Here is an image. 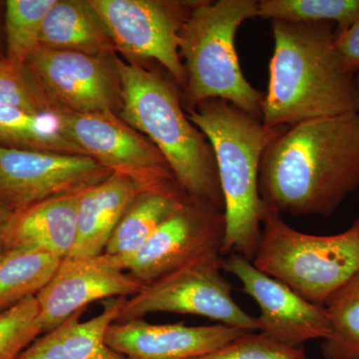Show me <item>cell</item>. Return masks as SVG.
I'll return each instance as SVG.
<instances>
[{"label":"cell","mask_w":359,"mask_h":359,"mask_svg":"<svg viewBox=\"0 0 359 359\" xmlns=\"http://www.w3.org/2000/svg\"><path fill=\"white\" fill-rule=\"evenodd\" d=\"M273 53L262 103V122L294 126L320 118L359 113L358 75L335 46L332 22L271 21Z\"/></svg>","instance_id":"obj_2"},{"label":"cell","mask_w":359,"mask_h":359,"mask_svg":"<svg viewBox=\"0 0 359 359\" xmlns=\"http://www.w3.org/2000/svg\"><path fill=\"white\" fill-rule=\"evenodd\" d=\"M56 0H8L6 2V60L20 67L40 46L47 13Z\"/></svg>","instance_id":"obj_25"},{"label":"cell","mask_w":359,"mask_h":359,"mask_svg":"<svg viewBox=\"0 0 359 359\" xmlns=\"http://www.w3.org/2000/svg\"><path fill=\"white\" fill-rule=\"evenodd\" d=\"M143 287L133 276L112 266L103 254L86 259L66 257L35 295L43 332L58 327L92 302L133 297Z\"/></svg>","instance_id":"obj_14"},{"label":"cell","mask_w":359,"mask_h":359,"mask_svg":"<svg viewBox=\"0 0 359 359\" xmlns=\"http://www.w3.org/2000/svg\"><path fill=\"white\" fill-rule=\"evenodd\" d=\"M81 195L52 198L13 212L7 230V252L33 250L60 261L69 257L76 241Z\"/></svg>","instance_id":"obj_16"},{"label":"cell","mask_w":359,"mask_h":359,"mask_svg":"<svg viewBox=\"0 0 359 359\" xmlns=\"http://www.w3.org/2000/svg\"><path fill=\"white\" fill-rule=\"evenodd\" d=\"M223 263L219 252L208 255L144 285L126 299L116 323L172 313L202 316L226 327L257 332L256 316L245 313L233 299L231 283L222 275Z\"/></svg>","instance_id":"obj_7"},{"label":"cell","mask_w":359,"mask_h":359,"mask_svg":"<svg viewBox=\"0 0 359 359\" xmlns=\"http://www.w3.org/2000/svg\"><path fill=\"white\" fill-rule=\"evenodd\" d=\"M115 48L131 57L154 59L185 85L180 32L195 4L159 0H89Z\"/></svg>","instance_id":"obj_11"},{"label":"cell","mask_w":359,"mask_h":359,"mask_svg":"<svg viewBox=\"0 0 359 359\" xmlns=\"http://www.w3.org/2000/svg\"><path fill=\"white\" fill-rule=\"evenodd\" d=\"M224 235V212L186 196L181 207L138 252L125 259L103 255L115 268L127 271L145 285L201 257L221 254Z\"/></svg>","instance_id":"obj_8"},{"label":"cell","mask_w":359,"mask_h":359,"mask_svg":"<svg viewBox=\"0 0 359 359\" xmlns=\"http://www.w3.org/2000/svg\"><path fill=\"white\" fill-rule=\"evenodd\" d=\"M358 87H359V75H358Z\"/></svg>","instance_id":"obj_31"},{"label":"cell","mask_w":359,"mask_h":359,"mask_svg":"<svg viewBox=\"0 0 359 359\" xmlns=\"http://www.w3.org/2000/svg\"><path fill=\"white\" fill-rule=\"evenodd\" d=\"M186 196L180 187L141 193L113 231L103 254L125 259L138 252L161 224L181 207Z\"/></svg>","instance_id":"obj_20"},{"label":"cell","mask_w":359,"mask_h":359,"mask_svg":"<svg viewBox=\"0 0 359 359\" xmlns=\"http://www.w3.org/2000/svg\"><path fill=\"white\" fill-rule=\"evenodd\" d=\"M0 146L85 155L66 136L58 115L32 114L2 104H0Z\"/></svg>","instance_id":"obj_21"},{"label":"cell","mask_w":359,"mask_h":359,"mask_svg":"<svg viewBox=\"0 0 359 359\" xmlns=\"http://www.w3.org/2000/svg\"><path fill=\"white\" fill-rule=\"evenodd\" d=\"M257 18L292 22H332L335 25V35H339L359 18V0H261Z\"/></svg>","instance_id":"obj_24"},{"label":"cell","mask_w":359,"mask_h":359,"mask_svg":"<svg viewBox=\"0 0 359 359\" xmlns=\"http://www.w3.org/2000/svg\"><path fill=\"white\" fill-rule=\"evenodd\" d=\"M127 297L104 302L103 311L86 321L84 311L39 337L20 359H126L106 344L108 327L117 321Z\"/></svg>","instance_id":"obj_18"},{"label":"cell","mask_w":359,"mask_h":359,"mask_svg":"<svg viewBox=\"0 0 359 359\" xmlns=\"http://www.w3.org/2000/svg\"><path fill=\"white\" fill-rule=\"evenodd\" d=\"M58 116L66 136L113 174L128 177L146 191L179 187L159 149L115 113Z\"/></svg>","instance_id":"obj_9"},{"label":"cell","mask_w":359,"mask_h":359,"mask_svg":"<svg viewBox=\"0 0 359 359\" xmlns=\"http://www.w3.org/2000/svg\"><path fill=\"white\" fill-rule=\"evenodd\" d=\"M252 263L316 306L359 271V217L346 231L332 236L302 233L269 209Z\"/></svg>","instance_id":"obj_6"},{"label":"cell","mask_w":359,"mask_h":359,"mask_svg":"<svg viewBox=\"0 0 359 359\" xmlns=\"http://www.w3.org/2000/svg\"><path fill=\"white\" fill-rule=\"evenodd\" d=\"M40 46L93 56H111L116 50L89 0H56L45 18Z\"/></svg>","instance_id":"obj_19"},{"label":"cell","mask_w":359,"mask_h":359,"mask_svg":"<svg viewBox=\"0 0 359 359\" xmlns=\"http://www.w3.org/2000/svg\"><path fill=\"white\" fill-rule=\"evenodd\" d=\"M257 7L256 0L199 1L189 13L179 47L189 111L221 99L262 120L264 94L245 79L235 45L238 28L257 18Z\"/></svg>","instance_id":"obj_5"},{"label":"cell","mask_w":359,"mask_h":359,"mask_svg":"<svg viewBox=\"0 0 359 359\" xmlns=\"http://www.w3.org/2000/svg\"><path fill=\"white\" fill-rule=\"evenodd\" d=\"M223 271L242 283L243 290L259 306V332L292 347L313 339H327L332 332L325 306L311 304L285 283L271 278L242 255H229Z\"/></svg>","instance_id":"obj_13"},{"label":"cell","mask_w":359,"mask_h":359,"mask_svg":"<svg viewBox=\"0 0 359 359\" xmlns=\"http://www.w3.org/2000/svg\"><path fill=\"white\" fill-rule=\"evenodd\" d=\"M143 192L145 189L133 180L112 174L82 193L76 241L68 257L86 259L102 255L125 212Z\"/></svg>","instance_id":"obj_17"},{"label":"cell","mask_w":359,"mask_h":359,"mask_svg":"<svg viewBox=\"0 0 359 359\" xmlns=\"http://www.w3.org/2000/svg\"><path fill=\"white\" fill-rule=\"evenodd\" d=\"M248 330L226 325H153L144 318L114 323L105 342L126 359H193L237 339Z\"/></svg>","instance_id":"obj_15"},{"label":"cell","mask_w":359,"mask_h":359,"mask_svg":"<svg viewBox=\"0 0 359 359\" xmlns=\"http://www.w3.org/2000/svg\"><path fill=\"white\" fill-rule=\"evenodd\" d=\"M188 118L205 135L216 160L226 219L222 256L236 252L252 262L269 210L259 191L262 158L269 143L289 127L266 126L221 99L200 103Z\"/></svg>","instance_id":"obj_3"},{"label":"cell","mask_w":359,"mask_h":359,"mask_svg":"<svg viewBox=\"0 0 359 359\" xmlns=\"http://www.w3.org/2000/svg\"><path fill=\"white\" fill-rule=\"evenodd\" d=\"M112 172L89 156L0 146V204L13 212L83 193Z\"/></svg>","instance_id":"obj_12"},{"label":"cell","mask_w":359,"mask_h":359,"mask_svg":"<svg viewBox=\"0 0 359 359\" xmlns=\"http://www.w3.org/2000/svg\"><path fill=\"white\" fill-rule=\"evenodd\" d=\"M330 332L323 340L325 359H359V271L337 290L325 304Z\"/></svg>","instance_id":"obj_23"},{"label":"cell","mask_w":359,"mask_h":359,"mask_svg":"<svg viewBox=\"0 0 359 359\" xmlns=\"http://www.w3.org/2000/svg\"><path fill=\"white\" fill-rule=\"evenodd\" d=\"M60 262L33 250L7 252L0 259V311L39 294Z\"/></svg>","instance_id":"obj_22"},{"label":"cell","mask_w":359,"mask_h":359,"mask_svg":"<svg viewBox=\"0 0 359 359\" xmlns=\"http://www.w3.org/2000/svg\"><path fill=\"white\" fill-rule=\"evenodd\" d=\"M193 359H308L301 347L280 344L256 332H247L211 353Z\"/></svg>","instance_id":"obj_28"},{"label":"cell","mask_w":359,"mask_h":359,"mask_svg":"<svg viewBox=\"0 0 359 359\" xmlns=\"http://www.w3.org/2000/svg\"><path fill=\"white\" fill-rule=\"evenodd\" d=\"M42 334L35 297L0 311V359H20Z\"/></svg>","instance_id":"obj_26"},{"label":"cell","mask_w":359,"mask_h":359,"mask_svg":"<svg viewBox=\"0 0 359 359\" xmlns=\"http://www.w3.org/2000/svg\"><path fill=\"white\" fill-rule=\"evenodd\" d=\"M111 56L39 46L25 67L59 112L117 114L122 107V89L115 57Z\"/></svg>","instance_id":"obj_10"},{"label":"cell","mask_w":359,"mask_h":359,"mask_svg":"<svg viewBox=\"0 0 359 359\" xmlns=\"http://www.w3.org/2000/svg\"><path fill=\"white\" fill-rule=\"evenodd\" d=\"M13 212L0 204V259L6 254V235Z\"/></svg>","instance_id":"obj_30"},{"label":"cell","mask_w":359,"mask_h":359,"mask_svg":"<svg viewBox=\"0 0 359 359\" xmlns=\"http://www.w3.org/2000/svg\"><path fill=\"white\" fill-rule=\"evenodd\" d=\"M122 89L119 117L159 149L180 188L192 199L224 212L214 152L205 135L184 113L167 80L139 65L115 57Z\"/></svg>","instance_id":"obj_4"},{"label":"cell","mask_w":359,"mask_h":359,"mask_svg":"<svg viewBox=\"0 0 359 359\" xmlns=\"http://www.w3.org/2000/svg\"><path fill=\"white\" fill-rule=\"evenodd\" d=\"M335 46L347 68L359 75V18L346 32L335 35Z\"/></svg>","instance_id":"obj_29"},{"label":"cell","mask_w":359,"mask_h":359,"mask_svg":"<svg viewBox=\"0 0 359 359\" xmlns=\"http://www.w3.org/2000/svg\"><path fill=\"white\" fill-rule=\"evenodd\" d=\"M359 189V113L295 124L269 143L259 196L290 216L330 217Z\"/></svg>","instance_id":"obj_1"},{"label":"cell","mask_w":359,"mask_h":359,"mask_svg":"<svg viewBox=\"0 0 359 359\" xmlns=\"http://www.w3.org/2000/svg\"><path fill=\"white\" fill-rule=\"evenodd\" d=\"M0 104L32 114L58 115L59 111L42 93L25 67L0 61Z\"/></svg>","instance_id":"obj_27"}]
</instances>
